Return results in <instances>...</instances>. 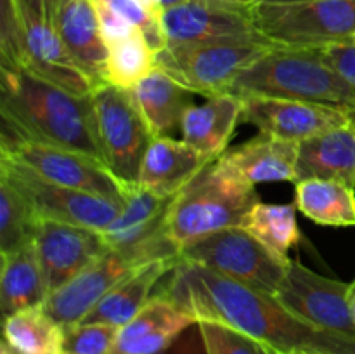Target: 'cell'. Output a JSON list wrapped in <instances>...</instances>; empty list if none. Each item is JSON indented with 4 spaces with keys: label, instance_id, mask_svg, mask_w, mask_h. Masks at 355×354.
<instances>
[{
    "label": "cell",
    "instance_id": "obj_30",
    "mask_svg": "<svg viewBox=\"0 0 355 354\" xmlns=\"http://www.w3.org/2000/svg\"><path fill=\"white\" fill-rule=\"evenodd\" d=\"M38 222L40 215L26 194L0 174V253L33 242Z\"/></svg>",
    "mask_w": 355,
    "mask_h": 354
},
{
    "label": "cell",
    "instance_id": "obj_2",
    "mask_svg": "<svg viewBox=\"0 0 355 354\" xmlns=\"http://www.w3.org/2000/svg\"><path fill=\"white\" fill-rule=\"evenodd\" d=\"M3 127L45 144L75 149L103 162L92 94L73 96L17 66L0 65Z\"/></svg>",
    "mask_w": 355,
    "mask_h": 354
},
{
    "label": "cell",
    "instance_id": "obj_9",
    "mask_svg": "<svg viewBox=\"0 0 355 354\" xmlns=\"http://www.w3.org/2000/svg\"><path fill=\"white\" fill-rule=\"evenodd\" d=\"M0 155L23 163L24 167L51 183L125 203L127 189L123 184L110 172L103 162L85 153L33 141L2 125Z\"/></svg>",
    "mask_w": 355,
    "mask_h": 354
},
{
    "label": "cell",
    "instance_id": "obj_41",
    "mask_svg": "<svg viewBox=\"0 0 355 354\" xmlns=\"http://www.w3.org/2000/svg\"><path fill=\"white\" fill-rule=\"evenodd\" d=\"M0 354H16V353H14V349L6 342V340H2V344H0Z\"/></svg>",
    "mask_w": 355,
    "mask_h": 354
},
{
    "label": "cell",
    "instance_id": "obj_33",
    "mask_svg": "<svg viewBox=\"0 0 355 354\" xmlns=\"http://www.w3.org/2000/svg\"><path fill=\"white\" fill-rule=\"evenodd\" d=\"M103 2L137 26L156 52L165 47L166 38L162 28V14L146 6L142 0H103Z\"/></svg>",
    "mask_w": 355,
    "mask_h": 354
},
{
    "label": "cell",
    "instance_id": "obj_16",
    "mask_svg": "<svg viewBox=\"0 0 355 354\" xmlns=\"http://www.w3.org/2000/svg\"><path fill=\"white\" fill-rule=\"evenodd\" d=\"M141 266L144 264L137 262L128 253L110 248L68 283L51 292L42 307L62 328L76 325L83 321L120 281Z\"/></svg>",
    "mask_w": 355,
    "mask_h": 354
},
{
    "label": "cell",
    "instance_id": "obj_26",
    "mask_svg": "<svg viewBox=\"0 0 355 354\" xmlns=\"http://www.w3.org/2000/svg\"><path fill=\"white\" fill-rule=\"evenodd\" d=\"M295 184V205L312 222L335 228L355 226V187L326 179Z\"/></svg>",
    "mask_w": 355,
    "mask_h": 354
},
{
    "label": "cell",
    "instance_id": "obj_6",
    "mask_svg": "<svg viewBox=\"0 0 355 354\" xmlns=\"http://www.w3.org/2000/svg\"><path fill=\"white\" fill-rule=\"evenodd\" d=\"M272 47L276 45L263 38L165 45L156 52V68L193 94L222 96L229 94L239 73Z\"/></svg>",
    "mask_w": 355,
    "mask_h": 354
},
{
    "label": "cell",
    "instance_id": "obj_34",
    "mask_svg": "<svg viewBox=\"0 0 355 354\" xmlns=\"http://www.w3.org/2000/svg\"><path fill=\"white\" fill-rule=\"evenodd\" d=\"M23 59V21L16 0H0V65L19 66Z\"/></svg>",
    "mask_w": 355,
    "mask_h": 354
},
{
    "label": "cell",
    "instance_id": "obj_37",
    "mask_svg": "<svg viewBox=\"0 0 355 354\" xmlns=\"http://www.w3.org/2000/svg\"><path fill=\"white\" fill-rule=\"evenodd\" d=\"M16 3L21 9L30 10L35 16L54 24V17L58 14L59 7H61L62 0H16Z\"/></svg>",
    "mask_w": 355,
    "mask_h": 354
},
{
    "label": "cell",
    "instance_id": "obj_42",
    "mask_svg": "<svg viewBox=\"0 0 355 354\" xmlns=\"http://www.w3.org/2000/svg\"><path fill=\"white\" fill-rule=\"evenodd\" d=\"M262 3H290V2H309V0H260Z\"/></svg>",
    "mask_w": 355,
    "mask_h": 354
},
{
    "label": "cell",
    "instance_id": "obj_8",
    "mask_svg": "<svg viewBox=\"0 0 355 354\" xmlns=\"http://www.w3.org/2000/svg\"><path fill=\"white\" fill-rule=\"evenodd\" d=\"M179 260L198 264L253 290L276 295L288 264L241 226L198 238L179 250Z\"/></svg>",
    "mask_w": 355,
    "mask_h": 354
},
{
    "label": "cell",
    "instance_id": "obj_18",
    "mask_svg": "<svg viewBox=\"0 0 355 354\" xmlns=\"http://www.w3.org/2000/svg\"><path fill=\"white\" fill-rule=\"evenodd\" d=\"M54 28L80 68L97 87L106 83L107 44L103 37L94 0H62Z\"/></svg>",
    "mask_w": 355,
    "mask_h": 354
},
{
    "label": "cell",
    "instance_id": "obj_29",
    "mask_svg": "<svg viewBox=\"0 0 355 354\" xmlns=\"http://www.w3.org/2000/svg\"><path fill=\"white\" fill-rule=\"evenodd\" d=\"M156 68V51L141 30L107 45L106 83L130 90Z\"/></svg>",
    "mask_w": 355,
    "mask_h": 354
},
{
    "label": "cell",
    "instance_id": "obj_15",
    "mask_svg": "<svg viewBox=\"0 0 355 354\" xmlns=\"http://www.w3.org/2000/svg\"><path fill=\"white\" fill-rule=\"evenodd\" d=\"M33 242L49 294L110 250L101 231L51 219H40Z\"/></svg>",
    "mask_w": 355,
    "mask_h": 354
},
{
    "label": "cell",
    "instance_id": "obj_31",
    "mask_svg": "<svg viewBox=\"0 0 355 354\" xmlns=\"http://www.w3.org/2000/svg\"><path fill=\"white\" fill-rule=\"evenodd\" d=\"M205 354H276L253 337L217 321L198 323Z\"/></svg>",
    "mask_w": 355,
    "mask_h": 354
},
{
    "label": "cell",
    "instance_id": "obj_3",
    "mask_svg": "<svg viewBox=\"0 0 355 354\" xmlns=\"http://www.w3.org/2000/svg\"><path fill=\"white\" fill-rule=\"evenodd\" d=\"M229 94L326 104L349 111L355 120V89L326 65L319 49L272 47L239 73Z\"/></svg>",
    "mask_w": 355,
    "mask_h": 354
},
{
    "label": "cell",
    "instance_id": "obj_10",
    "mask_svg": "<svg viewBox=\"0 0 355 354\" xmlns=\"http://www.w3.org/2000/svg\"><path fill=\"white\" fill-rule=\"evenodd\" d=\"M0 174L26 194L40 219L83 226L103 233L123 207V203L110 198L51 183L6 155H0Z\"/></svg>",
    "mask_w": 355,
    "mask_h": 354
},
{
    "label": "cell",
    "instance_id": "obj_20",
    "mask_svg": "<svg viewBox=\"0 0 355 354\" xmlns=\"http://www.w3.org/2000/svg\"><path fill=\"white\" fill-rule=\"evenodd\" d=\"M214 160L205 156L186 141L173 137H153L142 160L139 186L153 193L175 196Z\"/></svg>",
    "mask_w": 355,
    "mask_h": 354
},
{
    "label": "cell",
    "instance_id": "obj_4",
    "mask_svg": "<svg viewBox=\"0 0 355 354\" xmlns=\"http://www.w3.org/2000/svg\"><path fill=\"white\" fill-rule=\"evenodd\" d=\"M259 201L255 186L232 176L215 160L170 205L165 221L166 236L180 250L211 233L241 226Z\"/></svg>",
    "mask_w": 355,
    "mask_h": 354
},
{
    "label": "cell",
    "instance_id": "obj_13",
    "mask_svg": "<svg viewBox=\"0 0 355 354\" xmlns=\"http://www.w3.org/2000/svg\"><path fill=\"white\" fill-rule=\"evenodd\" d=\"M241 120L260 134L302 142L335 128L355 127L352 115L340 108L281 97H243Z\"/></svg>",
    "mask_w": 355,
    "mask_h": 354
},
{
    "label": "cell",
    "instance_id": "obj_1",
    "mask_svg": "<svg viewBox=\"0 0 355 354\" xmlns=\"http://www.w3.org/2000/svg\"><path fill=\"white\" fill-rule=\"evenodd\" d=\"M159 295L200 321L232 326L276 354H355V340L297 318L276 295L179 260Z\"/></svg>",
    "mask_w": 355,
    "mask_h": 354
},
{
    "label": "cell",
    "instance_id": "obj_5",
    "mask_svg": "<svg viewBox=\"0 0 355 354\" xmlns=\"http://www.w3.org/2000/svg\"><path fill=\"white\" fill-rule=\"evenodd\" d=\"M250 16L257 33L276 47L321 49L355 37V0L259 2Z\"/></svg>",
    "mask_w": 355,
    "mask_h": 354
},
{
    "label": "cell",
    "instance_id": "obj_40",
    "mask_svg": "<svg viewBox=\"0 0 355 354\" xmlns=\"http://www.w3.org/2000/svg\"><path fill=\"white\" fill-rule=\"evenodd\" d=\"M186 2V0H159V7H162V10L165 9H170V7L173 6H179V3Z\"/></svg>",
    "mask_w": 355,
    "mask_h": 354
},
{
    "label": "cell",
    "instance_id": "obj_24",
    "mask_svg": "<svg viewBox=\"0 0 355 354\" xmlns=\"http://www.w3.org/2000/svg\"><path fill=\"white\" fill-rule=\"evenodd\" d=\"M179 264L177 259H158L137 267L116 285L80 323H106L121 328L130 323L151 301L153 288Z\"/></svg>",
    "mask_w": 355,
    "mask_h": 354
},
{
    "label": "cell",
    "instance_id": "obj_36",
    "mask_svg": "<svg viewBox=\"0 0 355 354\" xmlns=\"http://www.w3.org/2000/svg\"><path fill=\"white\" fill-rule=\"evenodd\" d=\"M94 6H96L101 30H103V37L107 45L113 44V42L121 40V38L128 37V35L134 33L135 30H139L137 26H134V24L128 19H125L121 14H118L114 9H111V7L107 6L106 2H103V0H94Z\"/></svg>",
    "mask_w": 355,
    "mask_h": 354
},
{
    "label": "cell",
    "instance_id": "obj_22",
    "mask_svg": "<svg viewBox=\"0 0 355 354\" xmlns=\"http://www.w3.org/2000/svg\"><path fill=\"white\" fill-rule=\"evenodd\" d=\"M326 179L355 187V127L335 128L298 142L295 183Z\"/></svg>",
    "mask_w": 355,
    "mask_h": 354
},
{
    "label": "cell",
    "instance_id": "obj_12",
    "mask_svg": "<svg viewBox=\"0 0 355 354\" xmlns=\"http://www.w3.org/2000/svg\"><path fill=\"white\" fill-rule=\"evenodd\" d=\"M349 287L350 283L322 276L295 259L284 271L276 298L297 318L355 340Z\"/></svg>",
    "mask_w": 355,
    "mask_h": 354
},
{
    "label": "cell",
    "instance_id": "obj_43",
    "mask_svg": "<svg viewBox=\"0 0 355 354\" xmlns=\"http://www.w3.org/2000/svg\"><path fill=\"white\" fill-rule=\"evenodd\" d=\"M61 354H68V353H61Z\"/></svg>",
    "mask_w": 355,
    "mask_h": 354
},
{
    "label": "cell",
    "instance_id": "obj_35",
    "mask_svg": "<svg viewBox=\"0 0 355 354\" xmlns=\"http://www.w3.org/2000/svg\"><path fill=\"white\" fill-rule=\"evenodd\" d=\"M319 54L328 66H331L342 78L355 89V44H331L319 49Z\"/></svg>",
    "mask_w": 355,
    "mask_h": 354
},
{
    "label": "cell",
    "instance_id": "obj_14",
    "mask_svg": "<svg viewBox=\"0 0 355 354\" xmlns=\"http://www.w3.org/2000/svg\"><path fill=\"white\" fill-rule=\"evenodd\" d=\"M162 28L166 45L262 38L253 28L250 9L227 0H186L162 10Z\"/></svg>",
    "mask_w": 355,
    "mask_h": 354
},
{
    "label": "cell",
    "instance_id": "obj_11",
    "mask_svg": "<svg viewBox=\"0 0 355 354\" xmlns=\"http://www.w3.org/2000/svg\"><path fill=\"white\" fill-rule=\"evenodd\" d=\"M175 196L153 193L139 184L127 187L121 212L103 231L107 246L128 253L141 264L158 259L179 260V250L168 239L165 228Z\"/></svg>",
    "mask_w": 355,
    "mask_h": 354
},
{
    "label": "cell",
    "instance_id": "obj_38",
    "mask_svg": "<svg viewBox=\"0 0 355 354\" xmlns=\"http://www.w3.org/2000/svg\"><path fill=\"white\" fill-rule=\"evenodd\" d=\"M349 304H350V312H352V318L355 323V280L349 287Z\"/></svg>",
    "mask_w": 355,
    "mask_h": 354
},
{
    "label": "cell",
    "instance_id": "obj_17",
    "mask_svg": "<svg viewBox=\"0 0 355 354\" xmlns=\"http://www.w3.org/2000/svg\"><path fill=\"white\" fill-rule=\"evenodd\" d=\"M19 12L23 21V59L17 68L73 96H90L97 85L62 44L54 24L21 7Z\"/></svg>",
    "mask_w": 355,
    "mask_h": 354
},
{
    "label": "cell",
    "instance_id": "obj_28",
    "mask_svg": "<svg viewBox=\"0 0 355 354\" xmlns=\"http://www.w3.org/2000/svg\"><path fill=\"white\" fill-rule=\"evenodd\" d=\"M241 228L253 238L259 239L277 259L290 262V250L300 239L297 222V205L262 203L253 205L252 210L243 219Z\"/></svg>",
    "mask_w": 355,
    "mask_h": 354
},
{
    "label": "cell",
    "instance_id": "obj_23",
    "mask_svg": "<svg viewBox=\"0 0 355 354\" xmlns=\"http://www.w3.org/2000/svg\"><path fill=\"white\" fill-rule=\"evenodd\" d=\"M130 92L155 137H173L182 127L184 113L193 104V92L159 68H155Z\"/></svg>",
    "mask_w": 355,
    "mask_h": 354
},
{
    "label": "cell",
    "instance_id": "obj_44",
    "mask_svg": "<svg viewBox=\"0 0 355 354\" xmlns=\"http://www.w3.org/2000/svg\"><path fill=\"white\" fill-rule=\"evenodd\" d=\"M354 44H355V37H354Z\"/></svg>",
    "mask_w": 355,
    "mask_h": 354
},
{
    "label": "cell",
    "instance_id": "obj_32",
    "mask_svg": "<svg viewBox=\"0 0 355 354\" xmlns=\"http://www.w3.org/2000/svg\"><path fill=\"white\" fill-rule=\"evenodd\" d=\"M120 328L106 323H76L64 328L62 353L111 354L116 346Z\"/></svg>",
    "mask_w": 355,
    "mask_h": 354
},
{
    "label": "cell",
    "instance_id": "obj_19",
    "mask_svg": "<svg viewBox=\"0 0 355 354\" xmlns=\"http://www.w3.org/2000/svg\"><path fill=\"white\" fill-rule=\"evenodd\" d=\"M297 158L298 142L259 134L227 149L217 162L238 179L257 186L260 183H295Z\"/></svg>",
    "mask_w": 355,
    "mask_h": 354
},
{
    "label": "cell",
    "instance_id": "obj_21",
    "mask_svg": "<svg viewBox=\"0 0 355 354\" xmlns=\"http://www.w3.org/2000/svg\"><path fill=\"white\" fill-rule=\"evenodd\" d=\"M241 120V99L231 94L207 97L201 104H191L184 113L182 141L210 160H218L232 139Z\"/></svg>",
    "mask_w": 355,
    "mask_h": 354
},
{
    "label": "cell",
    "instance_id": "obj_27",
    "mask_svg": "<svg viewBox=\"0 0 355 354\" xmlns=\"http://www.w3.org/2000/svg\"><path fill=\"white\" fill-rule=\"evenodd\" d=\"M3 340L16 354H61L64 328L44 307H31L3 318Z\"/></svg>",
    "mask_w": 355,
    "mask_h": 354
},
{
    "label": "cell",
    "instance_id": "obj_25",
    "mask_svg": "<svg viewBox=\"0 0 355 354\" xmlns=\"http://www.w3.org/2000/svg\"><path fill=\"white\" fill-rule=\"evenodd\" d=\"M0 255V309L3 318L24 309L42 307L49 292L35 242Z\"/></svg>",
    "mask_w": 355,
    "mask_h": 354
},
{
    "label": "cell",
    "instance_id": "obj_39",
    "mask_svg": "<svg viewBox=\"0 0 355 354\" xmlns=\"http://www.w3.org/2000/svg\"><path fill=\"white\" fill-rule=\"evenodd\" d=\"M227 2L234 3V6H239V7H246V9H252L255 3H259L260 0H227Z\"/></svg>",
    "mask_w": 355,
    "mask_h": 354
},
{
    "label": "cell",
    "instance_id": "obj_7",
    "mask_svg": "<svg viewBox=\"0 0 355 354\" xmlns=\"http://www.w3.org/2000/svg\"><path fill=\"white\" fill-rule=\"evenodd\" d=\"M92 106L103 163L125 189L137 186L142 160L155 135L132 92L104 83L92 92Z\"/></svg>",
    "mask_w": 355,
    "mask_h": 354
}]
</instances>
